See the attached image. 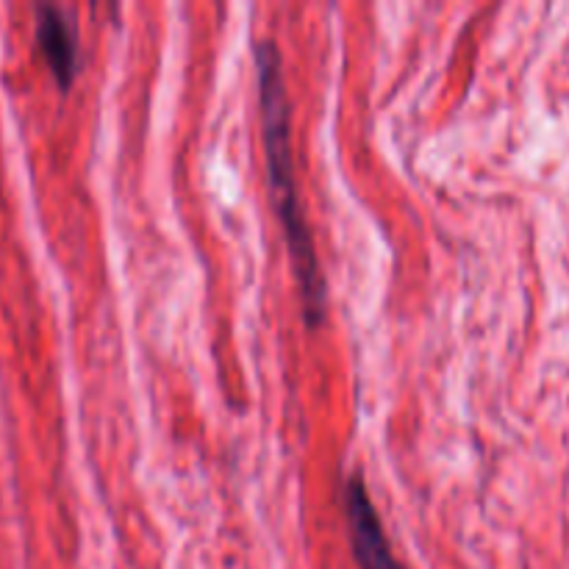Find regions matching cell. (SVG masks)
I'll return each instance as SVG.
<instances>
[{
    "label": "cell",
    "mask_w": 569,
    "mask_h": 569,
    "mask_svg": "<svg viewBox=\"0 0 569 569\" xmlns=\"http://www.w3.org/2000/svg\"><path fill=\"white\" fill-rule=\"evenodd\" d=\"M256 72H259L261 131H264L272 203H276L278 217H281L283 237H287L289 244V259H292L295 278H298L300 295H303V317L311 328H320L328 309L326 276L320 270L315 237H311L303 203L298 198L287 78H283L281 53H278L276 42H270V39L256 44Z\"/></svg>",
    "instance_id": "1"
},
{
    "label": "cell",
    "mask_w": 569,
    "mask_h": 569,
    "mask_svg": "<svg viewBox=\"0 0 569 569\" xmlns=\"http://www.w3.org/2000/svg\"><path fill=\"white\" fill-rule=\"evenodd\" d=\"M342 498L350 548H353V559L359 569H403L392 545H389V537L383 531L376 506H372L370 492H367L365 481L359 476L348 478Z\"/></svg>",
    "instance_id": "2"
},
{
    "label": "cell",
    "mask_w": 569,
    "mask_h": 569,
    "mask_svg": "<svg viewBox=\"0 0 569 569\" xmlns=\"http://www.w3.org/2000/svg\"><path fill=\"white\" fill-rule=\"evenodd\" d=\"M37 42L59 87H70L78 72V28L61 6H37Z\"/></svg>",
    "instance_id": "3"
}]
</instances>
